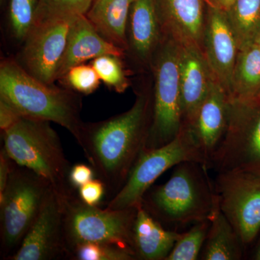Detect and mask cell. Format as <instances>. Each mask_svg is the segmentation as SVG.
<instances>
[{
	"instance_id": "6da1fadb",
	"label": "cell",
	"mask_w": 260,
	"mask_h": 260,
	"mask_svg": "<svg viewBox=\"0 0 260 260\" xmlns=\"http://www.w3.org/2000/svg\"><path fill=\"white\" fill-rule=\"evenodd\" d=\"M152 116L153 96L150 92L141 91L126 112L84 124L78 143L108 190L116 194L120 190L145 150Z\"/></svg>"
},
{
	"instance_id": "7a4b0ae2",
	"label": "cell",
	"mask_w": 260,
	"mask_h": 260,
	"mask_svg": "<svg viewBox=\"0 0 260 260\" xmlns=\"http://www.w3.org/2000/svg\"><path fill=\"white\" fill-rule=\"evenodd\" d=\"M0 99L23 117L56 123L80 141L85 124L80 117V98L70 89L39 81L15 59L2 61Z\"/></svg>"
},
{
	"instance_id": "3957f363",
	"label": "cell",
	"mask_w": 260,
	"mask_h": 260,
	"mask_svg": "<svg viewBox=\"0 0 260 260\" xmlns=\"http://www.w3.org/2000/svg\"><path fill=\"white\" fill-rule=\"evenodd\" d=\"M208 170L200 162H180L165 184L145 195L142 204L158 221L172 225L209 220L218 198Z\"/></svg>"
},
{
	"instance_id": "277c9868",
	"label": "cell",
	"mask_w": 260,
	"mask_h": 260,
	"mask_svg": "<svg viewBox=\"0 0 260 260\" xmlns=\"http://www.w3.org/2000/svg\"><path fill=\"white\" fill-rule=\"evenodd\" d=\"M3 139L10 158L47 180L61 200L75 194L69 180L72 167L49 121L22 116L3 132Z\"/></svg>"
},
{
	"instance_id": "5b68a950",
	"label": "cell",
	"mask_w": 260,
	"mask_h": 260,
	"mask_svg": "<svg viewBox=\"0 0 260 260\" xmlns=\"http://www.w3.org/2000/svg\"><path fill=\"white\" fill-rule=\"evenodd\" d=\"M150 67L154 73L153 116L145 149L170 143L183 126L179 43L170 32L165 30Z\"/></svg>"
},
{
	"instance_id": "8992f818",
	"label": "cell",
	"mask_w": 260,
	"mask_h": 260,
	"mask_svg": "<svg viewBox=\"0 0 260 260\" xmlns=\"http://www.w3.org/2000/svg\"><path fill=\"white\" fill-rule=\"evenodd\" d=\"M184 161L200 162L206 167L204 156L189 126L183 124L180 133L170 143L160 148L145 149L124 185L111 200L107 208H138L157 179L171 168Z\"/></svg>"
},
{
	"instance_id": "52a82bcc",
	"label": "cell",
	"mask_w": 260,
	"mask_h": 260,
	"mask_svg": "<svg viewBox=\"0 0 260 260\" xmlns=\"http://www.w3.org/2000/svg\"><path fill=\"white\" fill-rule=\"evenodd\" d=\"M63 205L68 255L77 246L87 243L114 244L134 250L133 225L138 208L100 209L85 204L75 194L67 198Z\"/></svg>"
},
{
	"instance_id": "ba28073f",
	"label": "cell",
	"mask_w": 260,
	"mask_h": 260,
	"mask_svg": "<svg viewBox=\"0 0 260 260\" xmlns=\"http://www.w3.org/2000/svg\"><path fill=\"white\" fill-rule=\"evenodd\" d=\"M52 189L47 180L15 162L0 194L2 251L5 255L18 249Z\"/></svg>"
},
{
	"instance_id": "9c48e42d",
	"label": "cell",
	"mask_w": 260,
	"mask_h": 260,
	"mask_svg": "<svg viewBox=\"0 0 260 260\" xmlns=\"http://www.w3.org/2000/svg\"><path fill=\"white\" fill-rule=\"evenodd\" d=\"M210 169L260 176V102H231L226 133Z\"/></svg>"
},
{
	"instance_id": "30bf717a",
	"label": "cell",
	"mask_w": 260,
	"mask_h": 260,
	"mask_svg": "<svg viewBox=\"0 0 260 260\" xmlns=\"http://www.w3.org/2000/svg\"><path fill=\"white\" fill-rule=\"evenodd\" d=\"M213 184L220 210L244 245L250 244L260 231V176L218 172Z\"/></svg>"
},
{
	"instance_id": "8fae6325",
	"label": "cell",
	"mask_w": 260,
	"mask_h": 260,
	"mask_svg": "<svg viewBox=\"0 0 260 260\" xmlns=\"http://www.w3.org/2000/svg\"><path fill=\"white\" fill-rule=\"evenodd\" d=\"M75 17L34 25L15 61L39 81L54 85Z\"/></svg>"
},
{
	"instance_id": "7c38bea8",
	"label": "cell",
	"mask_w": 260,
	"mask_h": 260,
	"mask_svg": "<svg viewBox=\"0 0 260 260\" xmlns=\"http://www.w3.org/2000/svg\"><path fill=\"white\" fill-rule=\"evenodd\" d=\"M63 201L52 189L18 249L8 259L52 260L68 255Z\"/></svg>"
},
{
	"instance_id": "4fadbf2b",
	"label": "cell",
	"mask_w": 260,
	"mask_h": 260,
	"mask_svg": "<svg viewBox=\"0 0 260 260\" xmlns=\"http://www.w3.org/2000/svg\"><path fill=\"white\" fill-rule=\"evenodd\" d=\"M239 50L237 37L226 13L207 5L203 51L215 79L229 97Z\"/></svg>"
},
{
	"instance_id": "5bb4252c",
	"label": "cell",
	"mask_w": 260,
	"mask_h": 260,
	"mask_svg": "<svg viewBox=\"0 0 260 260\" xmlns=\"http://www.w3.org/2000/svg\"><path fill=\"white\" fill-rule=\"evenodd\" d=\"M177 41L183 124L189 125L216 79L200 46Z\"/></svg>"
},
{
	"instance_id": "9a60e30c",
	"label": "cell",
	"mask_w": 260,
	"mask_h": 260,
	"mask_svg": "<svg viewBox=\"0 0 260 260\" xmlns=\"http://www.w3.org/2000/svg\"><path fill=\"white\" fill-rule=\"evenodd\" d=\"M231 100L217 80L202 103L189 126L204 156L207 169L223 140L229 125ZM185 125V124H184Z\"/></svg>"
},
{
	"instance_id": "2e32d148",
	"label": "cell",
	"mask_w": 260,
	"mask_h": 260,
	"mask_svg": "<svg viewBox=\"0 0 260 260\" xmlns=\"http://www.w3.org/2000/svg\"><path fill=\"white\" fill-rule=\"evenodd\" d=\"M164 32L158 0H134L128 20L127 50L135 60L151 66Z\"/></svg>"
},
{
	"instance_id": "e0dca14e",
	"label": "cell",
	"mask_w": 260,
	"mask_h": 260,
	"mask_svg": "<svg viewBox=\"0 0 260 260\" xmlns=\"http://www.w3.org/2000/svg\"><path fill=\"white\" fill-rule=\"evenodd\" d=\"M106 54L124 57L125 51L102 37L85 15H78L70 27L66 49L56 73V80H60L73 67Z\"/></svg>"
},
{
	"instance_id": "ac0fdd59",
	"label": "cell",
	"mask_w": 260,
	"mask_h": 260,
	"mask_svg": "<svg viewBox=\"0 0 260 260\" xmlns=\"http://www.w3.org/2000/svg\"><path fill=\"white\" fill-rule=\"evenodd\" d=\"M164 30L178 40L198 44L203 49L205 16L203 0H158Z\"/></svg>"
},
{
	"instance_id": "d6986e66",
	"label": "cell",
	"mask_w": 260,
	"mask_h": 260,
	"mask_svg": "<svg viewBox=\"0 0 260 260\" xmlns=\"http://www.w3.org/2000/svg\"><path fill=\"white\" fill-rule=\"evenodd\" d=\"M181 235L164 229L143 204L138 207L133 232V248L138 259H167Z\"/></svg>"
},
{
	"instance_id": "ffe728a7",
	"label": "cell",
	"mask_w": 260,
	"mask_h": 260,
	"mask_svg": "<svg viewBox=\"0 0 260 260\" xmlns=\"http://www.w3.org/2000/svg\"><path fill=\"white\" fill-rule=\"evenodd\" d=\"M134 0H94L85 16L108 42L126 51L127 25Z\"/></svg>"
},
{
	"instance_id": "44dd1931",
	"label": "cell",
	"mask_w": 260,
	"mask_h": 260,
	"mask_svg": "<svg viewBox=\"0 0 260 260\" xmlns=\"http://www.w3.org/2000/svg\"><path fill=\"white\" fill-rule=\"evenodd\" d=\"M210 225L202 250L201 259L239 260L244 253V242L217 202L210 215Z\"/></svg>"
},
{
	"instance_id": "7402d4cb",
	"label": "cell",
	"mask_w": 260,
	"mask_h": 260,
	"mask_svg": "<svg viewBox=\"0 0 260 260\" xmlns=\"http://www.w3.org/2000/svg\"><path fill=\"white\" fill-rule=\"evenodd\" d=\"M230 100L246 104L260 102V50L254 42L238 51Z\"/></svg>"
},
{
	"instance_id": "603a6c76",
	"label": "cell",
	"mask_w": 260,
	"mask_h": 260,
	"mask_svg": "<svg viewBox=\"0 0 260 260\" xmlns=\"http://www.w3.org/2000/svg\"><path fill=\"white\" fill-rule=\"evenodd\" d=\"M226 14L239 49L254 42L260 30V0H235Z\"/></svg>"
},
{
	"instance_id": "cb8c5ba5",
	"label": "cell",
	"mask_w": 260,
	"mask_h": 260,
	"mask_svg": "<svg viewBox=\"0 0 260 260\" xmlns=\"http://www.w3.org/2000/svg\"><path fill=\"white\" fill-rule=\"evenodd\" d=\"M94 0H39L34 25L85 15Z\"/></svg>"
},
{
	"instance_id": "d4e9b609",
	"label": "cell",
	"mask_w": 260,
	"mask_h": 260,
	"mask_svg": "<svg viewBox=\"0 0 260 260\" xmlns=\"http://www.w3.org/2000/svg\"><path fill=\"white\" fill-rule=\"evenodd\" d=\"M210 225V220L194 223L187 232L181 234L166 260L198 259L206 241Z\"/></svg>"
},
{
	"instance_id": "484cf974",
	"label": "cell",
	"mask_w": 260,
	"mask_h": 260,
	"mask_svg": "<svg viewBox=\"0 0 260 260\" xmlns=\"http://www.w3.org/2000/svg\"><path fill=\"white\" fill-rule=\"evenodd\" d=\"M39 0H9L8 23L12 37L23 44L35 21Z\"/></svg>"
},
{
	"instance_id": "4316f807",
	"label": "cell",
	"mask_w": 260,
	"mask_h": 260,
	"mask_svg": "<svg viewBox=\"0 0 260 260\" xmlns=\"http://www.w3.org/2000/svg\"><path fill=\"white\" fill-rule=\"evenodd\" d=\"M122 58L106 54L95 58L90 64L103 83L119 93H124L130 85Z\"/></svg>"
},
{
	"instance_id": "83f0119b",
	"label": "cell",
	"mask_w": 260,
	"mask_h": 260,
	"mask_svg": "<svg viewBox=\"0 0 260 260\" xmlns=\"http://www.w3.org/2000/svg\"><path fill=\"white\" fill-rule=\"evenodd\" d=\"M77 260H136L133 249L114 244L87 243L77 246L70 252Z\"/></svg>"
},
{
	"instance_id": "f1b7e54d",
	"label": "cell",
	"mask_w": 260,
	"mask_h": 260,
	"mask_svg": "<svg viewBox=\"0 0 260 260\" xmlns=\"http://www.w3.org/2000/svg\"><path fill=\"white\" fill-rule=\"evenodd\" d=\"M59 80L64 88L84 95L95 92L102 81L91 64H84L70 68Z\"/></svg>"
},
{
	"instance_id": "f546056e",
	"label": "cell",
	"mask_w": 260,
	"mask_h": 260,
	"mask_svg": "<svg viewBox=\"0 0 260 260\" xmlns=\"http://www.w3.org/2000/svg\"><path fill=\"white\" fill-rule=\"evenodd\" d=\"M106 185L100 179H92L78 189V197L85 204L97 206L102 200Z\"/></svg>"
},
{
	"instance_id": "4dcf8cb0",
	"label": "cell",
	"mask_w": 260,
	"mask_h": 260,
	"mask_svg": "<svg viewBox=\"0 0 260 260\" xmlns=\"http://www.w3.org/2000/svg\"><path fill=\"white\" fill-rule=\"evenodd\" d=\"M94 170L90 166L83 164H78L70 169L69 180L72 186L75 189H79L80 186L92 180L94 176Z\"/></svg>"
},
{
	"instance_id": "1f68e13d",
	"label": "cell",
	"mask_w": 260,
	"mask_h": 260,
	"mask_svg": "<svg viewBox=\"0 0 260 260\" xmlns=\"http://www.w3.org/2000/svg\"><path fill=\"white\" fill-rule=\"evenodd\" d=\"M21 117L22 116L14 108L0 99V128L2 132L10 129L16 124Z\"/></svg>"
},
{
	"instance_id": "d6a6232c",
	"label": "cell",
	"mask_w": 260,
	"mask_h": 260,
	"mask_svg": "<svg viewBox=\"0 0 260 260\" xmlns=\"http://www.w3.org/2000/svg\"><path fill=\"white\" fill-rule=\"evenodd\" d=\"M15 162L10 158L4 148L0 153V194L4 192Z\"/></svg>"
},
{
	"instance_id": "836d02e7",
	"label": "cell",
	"mask_w": 260,
	"mask_h": 260,
	"mask_svg": "<svg viewBox=\"0 0 260 260\" xmlns=\"http://www.w3.org/2000/svg\"><path fill=\"white\" fill-rule=\"evenodd\" d=\"M234 2L235 0H208V4L226 13Z\"/></svg>"
},
{
	"instance_id": "e575fe53",
	"label": "cell",
	"mask_w": 260,
	"mask_h": 260,
	"mask_svg": "<svg viewBox=\"0 0 260 260\" xmlns=\"http://www.w3.org/2000/svg\"><path fill=\"white\" fill-rule=\"evenodd\" d=\"M254 259L256 260H260V239L259 243L256 246L255 252H254Z\"/></svg>"
},
{
	"instance_id": "d590c367",
	"label": "cell",
	"mask_w": 260,
	"mask_h": 260,
	"mask_svg": "<svg viewBox=\"0 0 260 260\" xmlns=\"http://www.w3.org/2000/svg\"><path fill=\"white\" fill-rule=\"evenodd\" d=\"M254 42L255 43L256 46H257L258 48H259L260 50V30L259 32H258L257 35L254 39Z\"/></svg>"
},
{
	"instance_id": "8d00e7d4",
	"label": "cell",
	"mask_w": 260,
	"mask_h": 260,
	"mask_svg": "<svg viewBox=\"0 0 260 260\" xmlns=\"http://www.w3.org/2000/svg\"><path fill=\"white\" fill-rule=\"evenodd\" d=\"M5 0H1V3H4Z\"/></svg>"
}]
</instances>
